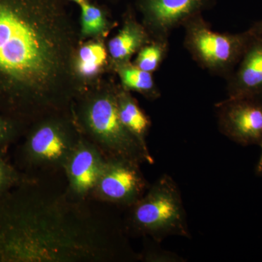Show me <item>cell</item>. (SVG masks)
<instances>
[{"label": "cell", "instance_id": "obj_1", "mask_svg": "<svg viewBox=\"0 0 262 262\" xmlns=\"http://www.w3.org/2000/svg\"><path fill=\"white\" fill-rule=\"evenodd\" d=\"M106 206L75 198L64 173L32 176L0 195V262L140 260Z\"/></svg>", "mask_w": 262, "mask_h": 262}, {"label": "cell", "instance_id": "obj_2", "mask_svg": "<svg viewBox=\"0 0 262 262\" xmlns=\"http://www.w3.org/2000/svg\"><path fill=\"white\" fill-rule=\"evenodd\" d=\"M80 38L67 0H0V114L28 128L72 113Z\"/></svg>", "mask_w": 262, "mask_h": 262}, {"label": "cell", "instance_id": "obj_3", "mask_svg": "<svg viewBox=\"0 0 262 262\" xmlns=\"http://www.w3.org/2000/svg\"><path fill=\"white\" fill-rule=\"evenodd\" d=\"M91 84L81 91L72 115L81 134L98 146L106 158H123L152 165L149 147L141 144L124 126L119 115L117 85Z\"/></svg>", "mask_w": 262, "mask_h": 262}, {"label": "cell", "instance_id": "obj_4", "mask_svg": "<svg viewBox=\"0 0 262 262\" xmlns=\"http://www.w3.org/2000/svg\"><path fill=\"white\" fill-rule=\"evenodd\" d=\"M81 138L72 112L44 117L26 131L15 153V165L34 177L63 173Z\"/></svg>", "mask_w": 262, "mask_h": 262}, {"label": "cell", "instance_id": "obj_5", "mask_svg": "<svg viewBox=\"0 0 262 262\" xmlns=\"http://www.w3.org/2000/svg\"><path fill=\"white\" fill-rule=\"evenodd\" d=\"M127 209L124 225L128 234L156 243L170 236L191 237L180 189L168 174L160 177Z\"/></svg>", "mask_w": 262, "mask_h": 262}, {"label": "cell", "instance_id": "obj_6", "mask_svg": "<svg viewBox=\"0 0 262 262\" xmlns=\"http://www.w3.org/2000/svg\"><path fill=\"white\" fill-rule=\"evenodd\" d=\"M183 27L184 45L194 61L203 69L227 78L256 36L249 29L236 34L215 32L201 14L192 17Z\"/></svg>", "mask_w": 262, "mask_h": 262}, {"label": "cell", "instance_id": "obj_7", "mask_svg": "<svg viewBox=\"0 0 262 262\" xmlns=\"http://www.w3.org/2000/svg\"><path fill=\"white\" fill-rule=\"evenodd\" d=\"M140 166L132 160L106 158L91 198L108 206H132L149 187Z\"/></svg>", "mask_w": 262, "mask_h": 262}, {"label": "cell", "instance_id": "obj_8", "mask_svg": "<svg viewBox=\"0 0 262 262\" xmlns=\"http://www.w3.org/2000/svg\"><path fill=\"white\" fill-rule=\"evenodd\" d=\"M220 132L243 146L262 141V94L228 98L215 104Z\"/></svg>", "mask_w": 262, "mask_h": 262}, {"label": "cell", "instance_id": "obj_9", "mask_svg": "<svg viewBox=\"0 0 262 262\" xmlns=\"http://www.w3.org/2000/svg\"><path fill=\"white\" fill-rule=\"evenodd\" d=\"M213 0H139L143 25L151 39H168L179 26L209 8Z\"/></svg>", "mask_w": 262, "mask_h": 262}, {"label": "cell", "instance_id": "obj_10", "mask_svg": "<svg viewBox=\"0 0 262 262\" xmlns=\"http://www.w3.org/2000/svg\"><path fill=\"white\" fill-rule=\"evenodd\" d=\"M106 161L101 150L82 136L63 170L71 194L77 199H92L91 194Z\"/></svg>", "mask_w": 262, "mask_h": 262}, {"label": "cell", "instance_id": "obj_11", "mask_svg": "<svg viewBox=\"0 0 262 262\" xmlns=\"http://www.w3.org/2000/svg\"><path fill=\"white\" fill-rule=\"evenodd\" d=\"M227 79L228 98L262 94V34L252 38Z\"/></svg>", "mask_w": 262, "mask_h": 262}, {"label": "cell", "instance_id": "obj_12", "mask_svg": "<svg viewBox=\"0 0 262 262\" xmlns=\"http://www.w3.org/2000/svg\"><path fill=\"white\" fill-rule=\"evenodd\" d=\"M151 36L143 24L131 15H127L121 29L108 41L107 50L110 66L130 62L131 57L151 40Z\"/></svg>", "mask_w": 262, "mask_h": 262}, {"label": "cell", "instance_id": "obj_13", "mask_svg": "<svg viewBox=\"0 0 262 262\" xmlns=\"http://www.w3.org/2000/svg\"><path fill=\"white\" fill-rule=\"evenodd\" d=\"M110 66L107 47L101 39L80 45L74 59V72L82 90L96 83L98 76Z\"/></svg>", "mask_w": 262, "mask_h": 262}, {"label": "cell", "instance_id": "obj_14", "mask_svg": "<svg viewBox=\"0 0 262 262\" xmlns=\"http://www.w3.org/2000/svg\"><path fill=\"white\" fill-rule=\"evenodd\" d=\"M117 98L119 115L124 126L141 144L148 147L146 139L151 125L149 117L130 91L120 85H117Z\"/></svg>", "mask_w": 262, "mask_h": 262}, {"label": "cell", "instance_id": "obj_15", "mask_svg": "<svg viewBox=\"0 0 262 262\" xmlns=\"http://www.w3.org/2000/svg\"><path fill=\"white\" fill-rule=\"evenodd\" d=\"M113 69L120 78L122 89L139 93L151 101L160 98V91L152 74L141 70L131 62L114 66Z\"/></svg>", "mask_w": 262, "mask_h": 262}, {"label": "cell", "instance_id": "obj_16", "mask_svg": "<svg viewBox=\"0 0 262 262\" xmlns=\"http://www.w3.org/2000/svg\"><path fill=\"white\" fill-rule=\"evenodd\" d=\"M80 37H98L104 36L108 32L111 24L104 10L100 7L86 1L80 5Z\"/></svg>", "mask_w": 262, "mask_h": 262}, {"label": "cell", "instance_id": "obj_17", "mask_svg": "<svg viewBox=\"0 0 262 262\" xmlns=\"http://www.w3.org/2000/svg\"><path fill=\"white\" fill-rule=\"evenodd\" d=\"M168 51V39H152L138 52L134 64L152 74L158 70Z\"/></svg>", "mask_w": 262, "mask_h": 262}, {"label": "cell", "instance_id": "obj_18", "mask_svg": "<svg viewBox=\"0 0 262 262\" xmlns=\"http://www.w3.org/2000/svg\"><path fill=\"white\" fill-rule=\"evenodd\" d=\"M27 127L0 114V155H6L12 144L24 137Z\"/></svg>", "mask_w": 262, "mask_h": 262}, {"label": "cell", "instance_id": "obj_19", "mask_svg": "<svg viewBox=\"0 0 262 262\" xmlns=\"http://www.w3.org/2000/svg\"><path fill=\"white\" fill-rule=\"evenodd\" d=\"M5 156L0 155V195L32 177L10 163Z\"/></svg>", "mask_w": 262, "mask_h": 262}, {"label": "cell", "instance_id": "obj_20", "mask_svg": "<svg viewBox=\"0 0 262 262\" xmlns=\"http://www.w3.org/2000/svg\"><path fill=\"white\" fill-rule=\"evenodd\" d=\"M140 260L146 262H180L182 257L165 250L158 248H145L142 253H140Z\"/></svg>", "mask_w": 262, "mask_h": 262}, {"label": "cell", "instance_id": "obj_21", "mask_svg": "<svg viewBox=\"0 0 262 262\" xmlns=\"http://www.w3.org/2000/svg\"><path fill=\"white\" fill-rule=\"evenodd\" d=\"M249 29L254 35H261V34H262V19L261 20L255 22V23L250 27Z\"/></svg>", "mask_w": 262, "mask_h": 262}, {"label": "cell", "instance_id": "obj_22", "mask_svg": "<svg viewBox=\"0 0 262 262\" xmlns=\"http://www.w3.org/2000/svg\"><path fill=\"white\" fill-rule=\"evenodd\" d=\"M260 147H261V153H260L259 158H258V160L257 163H256V168H255V173H256V175L258 177H262V141L261 144H260Z\"/></svg>", "mask_w": 262, "mask_h": 262}, {"label": "cell", "instance_id": "obj_23", "mask_svg": "<svg viewBox=\"0 0 262 262\" xmlns=\"http://www.w3.org/2000/svg\"><path fill=\"white\" fill-rule=\"evenodd\" d=\"M71 1L74 2V3H77V5H81L85 3L88 0H71Z\"/></svg>", "mask_w": 262, "mask_h": 262}]
</instances>
